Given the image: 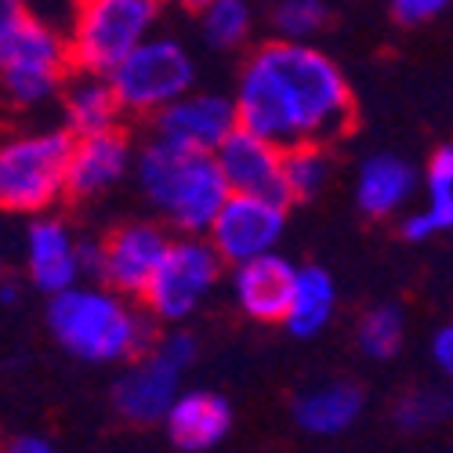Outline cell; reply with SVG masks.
Masks as SVG:
<instances>
[{
	"label": "cell",
	"instance_id": "obj_5",
	"mask_svg": "<svg viewBox=\"0 0 453 453\" xmlns=\"http://www.w3.org/2000/svg\"><path fill=\"white\" fill-rule=\"evenodd\" d=\"M164 0H73L65 22L69 65L77 73H105L157 33Z\"/></svg>",
	"mask_w": 453,
	"mask_h": 453
},
{
	"label": "cell",
	"instance_id": "obj_11",
	"mask_svg": "<svg viewBox=\"0 0 453 453\" xmlns=\"http://www.w3.org/2000/svg\"><path fill=\"white\" fill-rule=\"evenodd\" d=\"M167 243H171V233L153 218L117 225V229H109L98 240V280L95 283L138 301Z\"/></svg>",
	"mask_w": 453,
	"mask_h": 453
},
{
	"label": "cell",
	"instance_id": "obj_32",
	"mask_svg": "<svg viewBox=\"0 0 453 453\" xmlns=\"http://www.w3.org/2000/svg\"><path fill=\"white\" fill-rule=\"evenodd\" d=\"M29 15V0H0V36Z\"/></svg>",
	"mask_w": 453,
	"mask_h": 453
},
{
	"label": "cell",
	"instance_id": "obj_29",
	"mask_svg": "<svg viewBox=\"0 0 453 453\" xmlns=\"http://www.w3.org/2000/svg\"><path fill=\"white\" fill-rule=\"evenodd\" d=\"M439 233H446L442 225L435 221V214L432 211H406L403 218H399V236L406 240V243H428L432 236H439Z\"/></svg>",
	"mask_w": 453,
	"mask_h": 453
},
{
	"label": "cell",
	"instance_id": "obj_23",
	"mask_svg": "<svg viewBox=\"0 0 453 453\" xmlns=\"http://www.w3.org/2000/svg\"><path fill=\"white\" fill-rule=\"evenodd\" d=\"M403 342H406V309L395 305V301L370 305L356 323V345L366 359L388 363L403 352Z\"/></svg>",
	"mask_w": 453,
	"mask_h": 453
},
{
	"label": "cell",
	"instance_id": "obj_17",
	"mask_svg": "<svg viewBox=\"0 0 453 453\" xmlns=\"http://www.w3.org/2000/svg\"><path fill=\"white\" fill-rule=\"evenodd\" d=\"M294 269L297 265H290V257L276 250L233 265V297L240 312L254 323H280L294 287Z\"/></svg>",
	"mask_w": 453,
	"mask_h": 453
},
{
	"label": "cell",
	"instance_id": "obj_28",
	"mask_svg": "<svg viewBox=\"0 0 453 453\" xmlns=\"http://www.w3.org/2000/svg\"><path fill=\"white\" fill-rule=\"evenodd\" d=\"M449 0H392V22L403 29H418L446 15Z\"/></svg>",
	"mask_w": 453,
	"mask_h": 453
},
{
	"label": "cell",
	"instance_id": "obj_30",
	"mask_svg": "<svg viewBox=\"0 0 453 453\" xmlns=\"http://www.w3.org/2000/svg\"><path fill=\"white\" fill-rule=\"evenodd\" d=\"M428 356H432V363H435L439 373H449V370H453V326H449V323H442V326L432 330V337H428Z\"/></svg>",
	"mask_w": 453,
	"mask_h": 453
},
{
	"label": "cell",
	"instance_id": "obj_27",
	"mask_svg": "<svg viewBox=\"0 0 453 453\" xmlns=\"http://www.w3.org/2000/svg\"><path fill=\"white\" fill-rule=\"evenodd\" d=\"M418 185H425V211H432L442 229H449L453 225V145L432 149L425 174H418Z\"/></svg>",
	"mask_w": 453,
	"mask_h": 453
},
{
	"label": "cell",
	"instance_id": "obj_6",
	"mask_svg": "<svg viewBox=\"0 0 453 453\" xmlns=\"http://www.w3.org/2000/svg\"><path fill=\"white\" fill-rule=\"evenodd\" d=\"M69 69L65 29L33 8L15 29L0 36V95L15 109H41L58 102Z\"/></svg>",
	"mask_w": 453,
	"mask_h": 453
},
{
	"label": "cell",
	"instance_id": "obj_15",
	"mask_svg": "<svg viewBox=\"0 0 453 453\" xmlns=\"http://www.w3.org/2000/svg\"><path fill=\"white\" fill-rule=\"evenodd\" d=\"M211 157H214L225 185H229V193L283 200V178H280L283 145H276L269 138H257V134H250L243 127H233L229 134L218 142V149Z\"/></svg>",
	"mask_w": 453,
	"mask_h": 453
},
{
	"label": "cell",
	"instance_id": "obj_7",
	"mask_svg": "<svg viewBox=\"0 0 453 453\" xmlns=\"http://www.w3.org/2000/svg\"><path fill=\"white\" fill-rule=\"evenodd\" d=\"M200 356V342L188 330L157 334L142 356L124 363V373L112 381V410L127 425H160L167 406L185 385V373Z\"/></svg>",
	"mask_w": 453,
	"mask_h": 453
},
{
	"label": "cell",
	"instance_id": "obj_21",
	"mask_svg": "<svg viewBox=\"0 0 453 453\" xmlns=\"http://www.w3.org/2000/svg\"><path fill=\"white\" fill-rule=\"evenodd\" d=\"M337 312V283L326 269L319 265H301L294 269V287L287 297V312H283V330L297 342H312L319 337Z\"/></svg>",
	"mask_w": 453,
	"mask_h": 453
},
{
	"label": "cell",
	"instance_id": "obj_19",
	"mask_svg": "<svg viewBox=\"0 0 453 453\" xmlns=\"http://www.w3.org/2000/svg\"><path fill=\"white\" fill-rule=\"evenodd\" d=\"M363 410H366V395L356 381H326V385H316L309 392L294 395L290 418L301 432L334 439L356 428Z\"/></svg>",
	"mask_w": 453,
	"mask_h": 453
},
{
	"label": "cell",
	"instance_id": "obj_2",
	"mask_svg": "<svg viewBox=\"0 0 453 453\" xmlns=\"http://www.w3.org/2000/svg\"><path fill=\"white\" fill-rule=\"evenodd\" d=\"M48 334L55 345L91 366H112L142 356L157 342V319L138 301L102 283H73L48 297Z\"/></svg>",
	"mask_w": 453,
	"mask_h": 453
},
{
	"label": "cell",
	"instance_id": "obj_20",
	"mask_svg": "<svg viewBox=\"0 0 453 453\" xmlns=\"http://www.w3.org/2000/svg\"><path fill=\"white\" fill-rule=\"evenodd\" d=\"M62 102V127L81 138V134H98L109 127L124 124V112L117 105V95H112L109 81L102 73H77L69 69V77L58 91Z\"/></svg>",
	"mask_w": 453,
	"mask_h": 453
},
{
	"label": "cell",
	"instance_id": "obj_16",
	"mask_svg": "<svg viewBox=\"0 0 453 453\" xmlns=\"http://www.w3.org/2000/svg\"><path fill=\"white\" fill-rule=\"evenodd\" d=\"M233 403L211 388H181L164 413V432L181 453H211L233 432Z\"/></svg>",
	"mask_w": 453,
	"mask_h": 453
},
{
	"label": "cell",
	"instance_id": "obj_35",
	"mask_svg": "<svg viewBox=\"0 0 453 453\" xmlns=\"http://www.w3.org/2000/svg\"><path fill=\"white\" fill-rule=\"evenodd\" d=\"M0 276H8V240H4V221H0Z\"/></svg>",
	"mask_w": 453,
	"mask_h": 453
},
{
	"label": "cell",
	"instance_id": "obj_8",
	"mask_svg": "<svg viewBox=\"0 0 453 453\" xmlns=\"http://www.w3.org/2000/svg\"><path fill=\"white\" fill-rule=\"evenodd\" d=\"M124 117H153L196 88V62L174 36L153 33L105 73Z\"/></svg>",
	"mask_w": 453,
	"mask_h": 453
},
{
	"label": "cell",
	"instance_id": "obj_3",
	"mask_svg": "<svg viewBox=\"0 0 453 453\" xmlns=\"http://www.w3.org/2000/svg\"><path fill=\"white\" fill-rule=\"evenodd\" d=\"M131 171L142 196L157 211V221L178 236H203L229 196V185L211 153L171 145L157 134L134 149Z\"/></svg>",
	"mask_w": 453,
	"mask_h": 453
},
{
	"label": "cell",
	"instance_id": "obj_33",
	"mask_svg": "<svg viewBox=\"0 0 453 453\" xmlns=\"http://www.w3.org/2000/svg\"><path fill=\"white\" fill-rule=\"evenodd\" d=\"M19 297H22V287L8 276H0V305H19Z\"/></svg>",
	"mask_w": 453,
	"mask_h": 453
},
{
	"label": "cell",
	"instance_id": "obj_1",
	"mask_svg": "<svg viewBox=\"0 0 453 453\" xmlns=\"http://www.w3.org/2000/svg\"><path fill=\"white\" fill-rule=\"evenodd\" d=\"M236 127L276 145L323 142L334 145L356 124V95L326 51L309 41L257 44L236 81Z\"/></svg>",
	"mask_w": 453,
	"mask_h": 453
},
{
	"label": "cell",
	"instance_id": "obj_31",
	"mask_svg": "<svg viewBox=\"0 0 453 453\" xmlns=\"http://www.w3.org/2000/svg\"><path fill=\"white\" fill-rule=\"evenodd\" d=\"M0 453H58V446L44 435H33V432H22V435H12Z\"/></svg>",
	"mask_w": 453,
	"mask_h": 453
},
{
	"label": "cell",
	"instance_id": "obj_26",
	"mask_svg": "<svg viewBox=\"0 0 453 453\" xmlns=\"http://www.w3.org/2000/svg\"><path fill=\"white\" fill-rule=\"evenodd\" d=\"M273 33L276 41H312V36H319L330 22V8L326 0H276L273 4Z\"/></svg>",
	"mask_w": 453,
	"mask_h": 453
},
{
	"label": "cell",
	"instance_id": "obj_22",
	"mask_svg": "<svg viewBox=\"0 0 453 453\" xmlns=\"http://www.w3.org/2000/svg\"><path fill=\"white\" fill-rule=\"evenodd\" d=\"M280 178H283V200L309 203L316 200L334 178V153L323 142H294L283 145L280 157Z\"/></svg>",
	"mask_w": 453,
	"mask_h": 453
},
{
	"label": "cell",
	"instance_id": "obj_9",
	"mask_svg": "<svg viewBox=\"0 0 453 453\" xmlns=\"http://www.w3.org/2000/svg\"><path fill=\"white\" fill-rule=\"evenodd\" d=\"M225 261L214 254V247L203 236H171L138 305L157 323L178 326L200 312V305L214 294Z\"/></svg>",
	"mask_w": 453,
	"mask_h": 453
},
{
	"label": "cell",
	"instance_id": "obj_4",
	"mask_svg": "<svg viewBox=\"0 0 453 453\" xmlns=\"http://www.w3.org/2000/svg\"><path fill=\"white\" fill-rule=\"evenodd\" d=\"M73 134L36 127L0 138V214H44L65 200V160Z\"/></svg>",
	"mask_w": 453,
	"mask_h": 453
},
{
	"label": "cell",
	"instance_id": "obj_10",
	"mask_svg": "<svg viewBox=\"0 0 453 453\" xmlns=\"http://www.w3.org/2000/svg\"><path fill=\"white\" fill-rule=\"evenodd\" d=\"M287 214L290 207L283 200L229 193L225 203L218 207L214 221L207 225L203 240L214 247V254L225 265H240V261L276 250V243L287 233Z\"/></svg>",
	"mask_w": 453,
	"mask_h": 453
},
{
	"label": "cell",
	"instance_id": "obj_14",
	"mask_svg": "<svg viewBox=\"0 0 453 453\" xmlns=\"http://www.w3.org/2000/svg\"><path fill=\"white\" fill-rule=\"evenodd\" d=\"M153 134L181 145V149H196V153H214L218 142L236 127V109L233 95L221 91H188L153 112Z\"/></svg>",
	"mask_w": 453,
	"mask_h": 453
},
{
	"label": "cell",
	"instance_id": "obj_34",
	"mask_svg": "<svg viewBox=\"0 0 453 453\" xmlns=\"http://www.w3.org/2000/svg\"><path fill=\"white\" fill-rule=\"evenodd\" d=\"M164 4H174L178 12H188V15H196L203 4H211V0H164Z\"/></svg>",
	"mask_w": 453,
	"mask_h": 453
},
{
	"label": "cell",
	"instance_id": "obj_12",
	"mask_svg": "<svg viewBox=\"0 0 453 453\" xmlns=\"http://www.w3.org/2000/svg\"><path fill=\"white\" fill-rule=\"evenodd\" d=\"M131 164H134V145L124 127L73 138L65 160V200L91 203L112 193L131 174Z\"/></svg>",
	"mask_w": 453,
	"mask_h": 453
},
{
	"label": "cell",
	"instance_id": "obj_25",
	"mask_svg": "<svg viewBox=\"0 0 453 453\" xmlns=\"http://www.w3.org/2000/svg\"><path fill=\"white\" fill-rule=\"evenodd\" d=\"M449 418L446 388H410L392 403V425L406 435H425Z\"/></svg>",
	"mask_w": 453,
	"mask_h": 453
},
{
	"label": "cell",
	"instance_id": "obj_24",
	"mask_svg": "<svg viewBox=\"0 0 453 453\" xmlns=\"http://www.w3.org/2000/svg\"><path fill=\"white\" fill-rule=\"evenodd\" d=\"M196 15H200L203 44L214 51H236L250 41V29H254L250 0H211Z\"/></svg>",
	"mask_w": 453,
	"mask_h": 453
},
{
	"label": "cell",
	"instance_id": "obj_13",
	"mask_svg": "<svg viewBox=\"0 0 453 453\" xmlns=\"http://www.w3.org/2000/svg\"><path fill=\"white\" fill-rule=\"evenodd\" d=\"M77 233L69 229V221L44 211L33 214L26 233H22V265L26 280L33 290H41L44 297L81 283V257H77Z\"/></svg>",
	"mask_w": 453,
	"mask_h": 453
},
{
	"label": "cell",
	"instance_id": "obj_18",
	"mask_svg": "<svg viewBox=\"0 0 453 453\" xmlns=\"http://www.w3.org/2000/svg\"><path fill=\"white\" fill-rule=\"evenodd\" d=\"M418 193V171L399 153H370L356 174V203L366 218L381 221L403 214Z\"/></svg>",
	"mask_w": 453,
	"mask_h": 453
}]
</instances>
